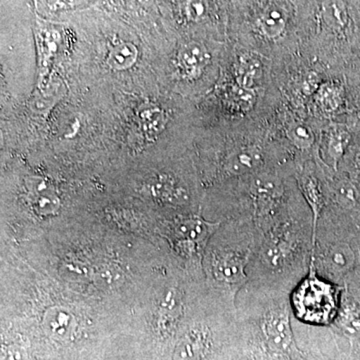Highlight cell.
Returning <instances> with one entry per match:
<instances>
[{
    "label": "cell",
    "mask_w": 360,
    "mask_h": 360,
    "mask_svg": "<svg viewBox=\"0 0 360 360\" xmlns=\"http://www.w3.org/2000/svg\"><path fill=\"white\" fill-rule=\"evenodd\" d=\"M314 250L312 214L292 212L255 238L248 288L288 293L309 274Z\"/></svg>",
    "instance_id": "cell-1"
},
{
    "label": "cell",
    "mask_w": 360,
    "mask_h": 360,
    "mask_svg": "<svg viewBox=\"0 0 360 360\" xmlns=\"http://www.w3.org/2000/svg\"><path fill=\"white\" fill-rule=\"evenodd\" d=\"M255 243V231L248 221L234 224L233 240L212 251L210 274L232 302L250 283L248 266Z\"/></svg>",
    "instance_id": "cell-2"
},
{
    "label": "cell",
    "mask_w": 360,
    "mask_h": 360,
    "mask_svg": "<svg viewBox=\"0 0 360 360\" xmlns=\"http://www.w3.org/2000/svg\"><path fill=\"white\" fill-rule=\"evenodd\" d=\"M248 184V207L243 219L252 224L255 238L269 231L295 210L285 205V188L283 179L274 172L251 174Z\"/></svg>",
    "instance_id": "cell-3"
},
{
    "label": "cell",
    "mask_w": 360,
    "mask_h": 360,
    "mask_svg": "<svg viewBox=\"0 0 360 360\" xmlns=\"http://www.w3.org/2000/svg\"><path fill=\"white\" fill-rule=\"evenodd\" d=\"M341 297L338 284L322 278L310 266L309 274L291 291V310L295 319L304 323L328 326L335 321Z\"/></svg>",
    "instance_id": "cell-4"
},
{
    "label": "cell",
    "mask_w": 360,
    "mask_h": 360,
    "mask_svg": "<svg viewBox=\"0 0 360 360\" xmlns=\"http://www.w3.org/2000/svg\"><path fill=\"white\" fill-rule=\"evenodd\" d=\"M220 222H210L200 215L181 217L172 224V236L176 250L187 260L198 262Z\"/></svg>",
    "instance_id": "cell-5"
},
{
    "label": "cell",
    "mask_w": 360,
    "mask_h": 360,
    "mask_svg": "<svg viewBox=\"0 0 360 360\" xmlns=\"http://www.w3.org/2000/svg\"><path fill=\"white\" fill-rule=\"evenodd\" d=\"M264 163V155L257 146H246L231 151L225 158L224 169L229 176L255 174Z\"/></svg>",
    "instance_id": "cell-6"
},
{
    "label": "cell",
    "mask_w": 360,
    "mask_h": 360,
    "mask_svg": "<svg viewBox=\"0 0 360 360\" xmlns=\"http://www.w3.org/2000/svg\"><path fill=\"white\" fill-rule=\"evenodd\" d=\"M25 186L28 198L39 214L51 215L58 212L60 200L54 187L46 179L40 176H28Z\"/></svg>",
    "instance_id": "cell-7"
},
{
    "label": "cell",
    "mask_w": 360,
    "mask_h": 360,
    "mask_svg": "<svg viewBox=\"0 0 360 360\" xmlns=\"http://www.w3.org/2000/svg\"><path fill=\"white\" fill-rule=\"evenodd\" d=\"M212 345L210 331L203 326H194L177 343L174 360H203Z\"/></svg>",
    "instance_id": "cell-8"
},
{
    "label": "cell",
    "mask_w": 360,
    "mask_h": 360,
    "mask_svg": "<svg viewBox=\"0 0 360 360\" xmlns=\"http://www.w3.org/2000/svg\"><path fill=\"white\" fill-rule=\"evenodd\" d=\"M210 61V54L200 42H187L180 47L176 54L180 75L188 79L200 77Z\"/></svg>",
    "instance_id": "cell-9"
},
{
    "label": "cell",
    "mask_w": 360,
    "mask_h": 360,
    "mask_svg": "<svg viewBox=\"0 0 360 360\" xmlns=\"http://www.w3.org/2000/svg\"><path fill=\"white\" fill-rule=\"evenodd\" d=\"M298 184L307 201L314 219V238L316 231L317 224L321 219L322 213L328 207V196L324 191L321 180L311 172H304L298 175Z\"/></svg>",
    "instance_id": "cell-10"
},
{
    "label": "cell",
    "mask_w": 360,
    "mask_h": 360,
    "mask_svg": "<svg viewBox=\"0 0 360 360\" xmlns=\"http://www.w3.org/2000/svg\"><path fill=\"white\" fill-rule=\"evenodd\" d=\"M333 322L348 338H360V309L352 298L342 295Z\"/></svg>",
    "instance_id": "cell-11"
},
{
    "label": "cell",
    "mask_w": 360,
    "mask_h": 360,
    "mask_svg": "<svg viewBox=\"0 0 360 360\" xmlns=\"http://www.w3.org/2000/svg\"><path fill=\"white\" fill-rule=\"evenodd\" d=\"M139 51L131 42H120L110 49L106 63L110 70L124 71L130 70L139 59Z\"/></svg>",
    "instance_id": "cell-12"
},
{
    "label": "cell",
    "mask_w": 360,
    "mask_h": 360,
    "mask_svg": "<svg viewBox=\"0 0 360 360\" xmlns=\"http://www.w3.org/2000/svg\"><path fill=\"white\" fill-rule=\"evenodd\" d=\"M350 139L352 136L349 132L343 127H335L329 131L326 150L329 162L335 172L338 169V165L349 146Z\"/></svg>",
    "instance_id": "cell-13"
},
{
    "label": "cell",
    "mask_w": 360,
    "mask_h": 360,
    "mask_svg": "<svg viewBox=\"0 0 360 360\" xmlns=\"http://www.w3.org/2000/svg\"><path fill=\"white\" fill-rule=\"evenodd\" d=\"M322 18L333 30H342L348 22L347 6L343 0H323Z\"/></svg>",
    "instance_id": "cell-14"
},
{
    "label": "cell",
    "mask_w": 360,
    "mask_h": 360,
    "mask_svg": "<svg viewBox=\"0 0 360 360\" xmlns=\"http://www.w3.org/2000/svg\"><path fill=\"white\" fill-rule=\"evenodd\" d=\"M286 21L283 13L277 8H269L262 13L259 27L265 37L277 39L285 30Z\"/></svg>",
    "instance_id": "cell-15"
},
{
    "label": "cell",
    "mask_w": 360,
    "mask_h": 360,
    "mask_svg": "<svg viewBox=\"0 0 360 360\" xmlns=\"http://www.w3.org/2000/svg\"><path fill=\"white\" fill-rule=\"evenodd\" d=\"M262 63L255 58H245L238 70V84L243 89H253L262 77Z\"/></svg>",
    "instance_id": "cell-16"
},
{
    "label": "cell",
    "mask_w": 360,
    "mask_h": 360,
    "mask_svg": "<svg viewBox=\"0 0 360 360\" xmlns=\"http://www.w3.org/2000/svg\"><path fill=\"white\" fill-rule=\"evenodd\" d=\"M342 99V90L335 84H323L317 90L316 101L324 112H335L340 108Z\"/></svg>",
    "instance_id": "cell-17"
},
{
    "label": "cell",
    "mask_w": 360,
    "mask_h": 360,
    "mask_svg": "<svg viewBox=\"0 0 360 360\" xmlns=\"http://www.w3.org/2000/svg\"><path fill=\"white\" fill-rule=\"evenodd\" d=\"M333 198L340 208L352 210L359 202V191L352 182L342 180L335 184Z\"/></svg>",
    "instance_id": "cell-18"
},
{
    "label": "cell",
    "mask_w": 360,
    "mask_h": 360,
    "mask_svg": "<svg viewBox=\"0 0 360 360\" xmlns=\"http://www.w3.org/2000/svg\"><path fill=\"white\" fill-rule=\"evenodd\" d=\"M165 113L158 108H148L141 112L142 129L149 136L160 134L165 127Z\"/></svg>",
    "instance_id": "cell-19"
},
{
    "label": "cell",
    "mask_w": 360,
    "mask_h": 360,
    "mask_svg": "<svg viewBox=\"0 0 360 360\" xmlns=\"http://www.w3.org/2000/svg\"><path fill=\"white\" fill-rule=\"evenodd\" d=\"M45 321L47 331L54 338H63L70 333V316L65 312H53L51 315H47Z\"/></svg>",
    "instance_id": "cell-20"
},
{
    "label": "cell",
    "mask_w": 360,
    "mask_h": 360,
    "mask_svg": "<svg viewBox=\"0 0 360 360\" xmlns=\"http://www.w3.org/2000/svg\"><path fill=\"white\" fill-rule=\"evenodd\" d=\"M233 103H236L239 110H250L255 104V90L243 89L239 86L238 89H234L233 94Z\"/></svg>",
    "instance_id": "cell-21"
},
{
    "label": "cell",
    "mask_w": 360,
    "mask_h": 360,
    "mask_svg": "<svg viewBox=\"0 0 360 360\" xmlns=\"http://www.w3.org/2000/svg\"><path fill=\"white\" fill-rule=\"evenodd\" d=\"M290 137L293 143L300 148H309L314 141L311 131L303 125L293 127L290 132Z\"/></svg>",
    "instance_id": "cell-22"
},
{
    "label": "cell",
    "mask_w": 360,
    "mask_h": 360,
    "mask_svg": "<svg viewBox=\"0 0 360 360\" xmlns=\"http://www.w3.org/2000/svg\"><path fill=\"white\" fill-rule=\"evenodd\" d=\"M208 9V0H187L186 13L189 20L198 21L205 18Z\"/></svg>",
    "instance_id": "cell-23"
},
{
    "label": "cell",
    "mask_w": 360,
    "mask_h": 360,
    "mask_svg": "<svg viewBox=\"0 0 360 360\" xmlns=\"http://www.w3.org/2000/svg\"><path fill=\"white\" fill-rule=\"evenodd\" d=\"M85 0H44L45 6L51 13L68 11L82 6Z\"/></svg>",
    "instance_id": "cell-24"
},
{
    "label": "cell",
    "mask_w": 360,
    "mask_h": 360,
    "mask_svg": "<svg viewBox=\"0 0 360 360\" xmlns=\"http://www.w3.org/2000/svg\"><path fill=\"white\" fill-rule=\"evenodd\" d=\"M354 165L355 168H356L357 172H359V174H360V151L356 155H355Z\"/></svg>",
    "instance_id": "cell-25"
},
{
    "label": "cell",
    "mask_w": 360,
    "mask_h": 360,
    "mask_svg": "<svg viewBox=\"0 0 360 360\" xmlns=\"http://www.w3.org/2000/svg\"><path fill=\"white\" fill-rule=\"evenodd\" d=\"M302 360H324L321 359V357L314 356V355H309V356L305 357Z\"/></svg>",
    "instance_id": "cell-26"
},
{
    "label": "cell",
    "mask_w": 360,
    "mask_h": 360,
    "mask_svg": "<svg viewBox=\"0 0 360 360\" xmlns=\"http://www.w3.org/2000/svg\"><path fill=\"white\" fill-rule=\"evenodd\" d=\"M136 1L141 4H146L149 1V0H136Z\"/></svg>",
    "instance_id": "cell-27"
},
{
    "label": "cell",
    "mask_w": 360,
    "mask_h": 360,
    "mask_svg": "<svg viewBox=\"0 0 360 360\" xmlns=\"http://www.w3.org/2000/svg\"><path fill=\"white\" fill-rule=\"evenodd\" d=\"M359 116H360V103H359Z\"/></svg>",
    "instance_id": "cell-28"
}]
</instances>
